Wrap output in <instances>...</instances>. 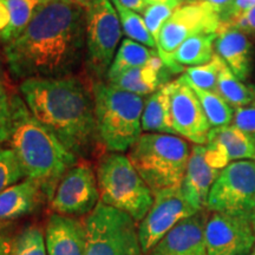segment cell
I'll return each mask as SVG.
<instances>
[{"instance_id": "obj_1", "label": "cell", "mask_w": 255, "mask_h": 255, "mask_svg": "<svg viewBox=\"0 0 255 255\" xmlns=\"http://www.w3.org/2000/svg\"><path fill=\"white\" fill-rule=\"evenodd\" d=\"M9 73L21 82L72 76L85 60V9L43 0L26 28L4 45Z\"/></svg>"}, {"instance_id": "obj_2", "label": "cell", "mask_w": 255, "mask_h": 255, "mask_svg": "<svg viewBox=\"0 0 255 255\" xmlns=\"http://www.w3.org/2000/svg\"><path fill=\"white\" fill-rule=\"evenodd\" d=\"M36 119L77 157L94 154L101 143L92 88L77 76L31 78L19 85Z\"/></svg>"}, {"instance_id": "obj_3", "label": "cell", "mask_w": 255, "mask_h": 255, "mask_svg": "<svg viewBox=\"0 0 255 255\" xmlns=\"http://www.w3.org/2000/svg\"><path fill=\"white\" fill-rule=\"evenodd\" d=\"M11 149L26 178L37 181L51 201L59 181L77 164V156L32 115L21 96L12 95Z\"/></svg>"}, {"instance_id": "obj_4", "label": "cell", "mask_w": 255, "mask_h": 255, "mask_svg": "<svg viewBox=\"0 0 255 255\" xmlns=\"http://www.w3.org/2000/svg\"><path fill=\"white\" fill-rule=\"evenodd\" d=\"M92 94L101 143L110 152L129 150L142 135L144 98L107 81H95Z\"/></svg>"}, {"instance_id": "obj_5", "label": "cell", "mask_w": 255, "mask_h": 255, "mask_svg": "<svg viewBox=\"0 0 255 255\" xmlns=\"http://www.w3.org/2000/svg\"><path fill=\"white\" fill-rule=\"evenodd\" d=\"M190 150L182 137L145 132L130 148L128 157L155 194L181 187Z\"/></svg>"}, {"instance_id": "obj_6", "label": "cell", "mask_w": 255, "mask_h": 255, "mask_svg": "<svg viewBox=\"0 0 255 255\" xmlns=\"http://www.w3.org/2000/svg\"><path fill=\"white\" fill-rule=\"evenodd\" d=\"M101 201L141 222L154 203V193L137 173L131 161L121 152L102 156L97 165Z\"/></svg>"}, {"instance_id": "obj_7", "label": "cell", "mask_w": 255, "mask_h": 255, "mask_svg": "<svg viewBox=\"0 0 255 255\" xmlns=\"http://www.w3.org/2000/svg\"><path fill=\"white\" fill-rule=\"evenodd\" d=\"M85 255H142L138 226L127 213L100 201L83 220Z\"/></svg>"}, {"instance_id": "obj_8", "label": "cell", "mask_w": 255, "mask_h": 255, "mask_svg": "<svg viewBox=\"0 0 255 255\" xmlns=\"http://www.w3.org/2000/svg\"><path fill=\"white\" fill-rule=\"evenodd\" d=\"M122 33L111 0H92L85 9V64L96 81L107 79Z\"/></svg>"}, {"instance_id": "obj_9", "label": "cell", "mask_w": 255, "mask_h": 255, "mask_svg": "<svg viewBox=\"0 0 255 255\" xmlns=\"http://www.w3.org/2000/svg\"><path fill=\"white\" fill-rule=\"evenodd\" d=\"M207 209L253 221L255 161H237L223 168L210 189Z\"/></svg>"}, {"instance_id": "obj_10", "label": "cell", "mask_w": 255, "mask_h": 255, "mask_svg": "<svg viewBox=\"0 0 255 255\" xmlns=\"http://www.w3.org/2000/svg\"><path fill=\"white\" fill-rule=\"evenodd\" d=\"M221 20L218 13L207 2L197 0L190 4L177 7L159 32L156 40V51L163 60L164 65L174 73H180L184 69L173 63V56L178 46L188 38L196 34L218 33Z\"/></svg>"}, {"instance_id": "obj_11", "label": "cell", "mask_w": 255, "mask_h": 255, "mask_svg": "<svg viewBox=\"0 0 255 255\" xmlns=\"http://www.w3.org/2000/svg\"><path fill=\"white\" fill-rule=\"evenodd\" d=\"M100 199L94 169L85 162H77L59 181L51 199V208L55 214L64 216L87 215L95 209Z\"/></svg>"}, {"instance_id": "obj_12", "label": "cell", "mask_w": 255, "mask_h": 255, "mask_svg": "<svg viewBox=\"0 0 255 255\" xmlns=\"http://www.w3.org/2000/svg\"><path fill=\"white\" fill-rule=\"evenodd\" d=\"M194 214L196 212L184 199L181 188L155 193L154 203L138 226L143 254H148L177 223Z\"/></svg>"}, {"instance_id": "obj_13", "label": "cell", "mask_w": 255, "mask_h": 255, "mask_svg": "<svg viewBox=\"0 0 255 255\" xmlns=\"http://www.w3.org/2000/svg\"><path fill=\"white\" fill-rule=\"evenodd\" d=\"M170 105L176 135L196 145L207 144L210 124L184 75L170 82Z\"/></svg>"}, {"instance_id": "obj_14", "label": "cell", "mask_w": 255, "mask_h": 255, "mask_svg": "<svg viewBox=\"0 0 255 255\" xmlns=\"http://www.w3.org/2000/svg\"><path fill=\"white\" fill-rule=\"evenodd\" d=\"M207 220L205 239L208 255H248L255 247V233L246 219L214 213Z\"/></svg>"}, {"instance_id": "obj_15", "label": "cell", "mask_w": 255, "mask_h": 255, "mask_svg": "<svg viewBox=\"0 0 255 255\" xmlns=\"http://www.w3.org/2000/svg\"><path fill=\"white\" fill-rule=\"evenodd\" d=\"M206 159L210 167L222 170L237 161H255L253 135L235 126L210 129L206 144Z\"/></svg>"}, {"instance_id": "obj_16", "label": "cell", "mask_w": 255, "mask_h": 255, "mask_svg": "<svg viewBox=\"0 0 255 255\" xmlns=\"http://www.w3.org/2000/svg\"><path fill=\"white\" fill-rule=\"evenodd\" d=\"M205 210L184 219L168 233L146 255H208Z\"/></svg>"}, {"instance_id": "obj_17", "label": "cell", "mask_w": 255, "mask_h": 255, "mask_svg": "<svg viewBox=\"0 0 255 255\" xmlns=\"http://www.w3.org/2000/svg\"><path fill=\"white\" fill-rule=\"evenodd\" d=\"M220 171L210 167L207 162L205 145L195 144L191 148L186 174L180 188L184 199L196 213L207 209L210 189Z\"/></svg>"}, {"instance_id": "obj_18", "label": "cell", "mask_w": 255, "mask_h": 255, "mask_svg": "<svg viewBox=\"0 0 255 255\" xmlns=\"http://www.w3.org/2000/svg\"><path fill=\"white\" fill-rule=\"evenodd\" d=\"M215 53L240 81H247L253 70V43L234 27H220L214 41Z\"/></svg>"}, {"instance_id": "obj_19", "label": "cell", "mask_w": 255, "mask_h": 255, "mask_svg": "<svg viewBox=\"0 0 255 255\" xmlns=\"http://www.w3.org/2000/svg\"><path fill=\"white\" fill-rule=\"evenodd\" d=\"M47 255H85L83 221L72 216L53 214L45 228Z\"/></svg>"}, {"instance_id": "obj_20", "label": "cell", "mask_w": 255, "mask_h": 255, "mask_svg": "<svg viewBox=\"0 0 255 255\" xmlns=\"http://www.w3.org/2000/svg\"><path fill=\"white\" fill-rule=\"evenodd\" d=\"M170 75L174 73L164 65L163 60L157 53L145 65L128 70L116 77L108 79L107 82L124 91L144 97L152 95L158 89L168 84L167 82Z\"/></svg>"}, {"instance_id": "obj_21", "label": "cell", "mask_w": 255, "mask_h": 255, "mask_svg": "<svg viewBox=\"0 0 255 255\" xmlns=\"http://www.w3.org/2000/svg\"><path fill=\"white\" fill-rule=\"evenodd\" d=\"M45 194L40 183L25 178L0 193V221L15 220L31 214L43 201Z\"/></svg>"}, {"instance_id": "obj_22", "label": "cell", "mask_w": 255, "mask_h": 255, "mask_svg": "<svg viewBox=\"0 0 255 255\" xmlns=\"http://www.w3.org/2000/svg\"><path fill=\"white\" fill-rule=\"evenodd\" d=\"M142 130L145 132L176 135L171 119L170 82L146 100L142 114Z\"/></svg>"}, {"instance_id": "obj_23", "label": "cell", "mask_w": 255, "mask_h": 255, "mask_svg": "<svg viewBox=\"0 0 255 255\" xmlns=\"http://www.w3.org/2000/svg\"><path fill=\"white\" fill-rule=\"evenodd\" d=\"M216 33L196 34L184 40L173 56V63L178 68L205 65L215 56L214 41ZM186 70V69H184Z\"/></svg>"}, {"instance_id": "obj_24", "label": "cell", "mask_w": 255, "mask_h": 255, "mask_svg": "<svg viewBox=\"0 0 255 255\" xmlns=\"http://www.w3.org/2000/svg\"><path fill=\"white\" fill-rule=\"evenodd\" d=\"M155 55H157L156 50L126 38L122 40L116 55H115L105 81L116 77L128 70L145 65Z\"/></svg>"}, {"instance_id": "obj_25", "label": "cell", "mask_w": 255, "mask_h": 255, "mask_svg": "<svg viewBox=\"0 0 255 255\" xmlns=\"http://www.w3.org/2000/svg\"><path fill=\"white\" fill-rule=\"evenodd\" d=\"M9 13L7 27L0 33L2 45L11 43L23 32L43 0H1Z\"/></svg>"}, {"instance_id": "obj_26", "label": "cell", "mask_w": 255, "mask_h": 255, "mask_svg": "<svg viewBox=\"0 0 255 255\" xmlns=\"http://www.w3.org/2000/svg\"><path fill=\"white\" fill-rule=\"evenodd\" d=\"M189 84L193 88V90L195 91L197 98H199L200 103L202 105V109L205 111L210 127L219 128L231 126L233 117H234V111H233L231 105L216 92L202 90V89L195 87L191 83H189Z\"/></svg>"}, {"instance_id": "obj_27", "label": "cell", "mask_w": 255, "mask_h": 255, "mask_svg": "<svg viewBox=\"0 0 255 255\" xmlns=\"http://www.w3.org/2000/svg\"><path fill=\"white\" fill-rule=\"evenodd\" d=\"M111 2L116 8L117 14L120 17L122 31L127 38L155 50L156 40L146 28L144 19H143L142 15H139V13L132 11V9L126 7V6L121 4L119 0H111Z\"/></svg>"}, {"instance_id": "obj_28", "label": "cell", "mask_w": 255, "mask_h": 255, "mask_svg": "<svg viewBox=\"0 0 255 255\" xmlns=\"http://www.w3.org/2000/svg\"><path fill=\"white\" fill-rule=\"evenodd\" d=\"M218 94L235 109L251 107V94L248 87L241 83L225 62L222 64L218 79Z\"/></svg>"}, {"instance_id": "obj_29", "label": "cell", "mask_w": 255, "mask_h": 255, "mask_svg": "<svg viewBox=\"0 0 255 255\" xmlns=\"http://www.w3.org/2000/svg\"><path fill=\"white\" fill-rule=\"evenodd\" d=\"M222 64L223 60L215 53L209 63L205 65L187 68L183 75L186 76L188 82L195 87L218 94V79Z\"/></svg>"}, {"instance_id": "obj_30", "label": "cell", "mask_w": 255, "mask_h": 255, "mask_svg": "<svg viewBox=\"0 0 255 255\" xmlns=\"http://www.w3.org/2000/svg\"><path fill=\"white\" fill-rule=\"evenodd\" d=\"M9 255H47L45 235L38 227H27L12 239Z\"/></svg>"}, {"instance_id": "obj_31", "label": "cell", "mask_w": 255, "mask_h": 255, "mask_svg": "<svg viewBox=\"0 0 255 255\" xmlns=\"http://www.w3.org/2000/svg\"><path fill=\"white\" fill-rule=\"evenodd\" d=\"M26 178L12 149H0V193Z\"/></svg>"}, {"instance_id": "obj_32", "label": "cell", "mask_w": 255, "mask_h": 255, "mask_svg": "<svg viewBox=\"0 0 255 255\" xmlns=\"http://www.w3.org/2000/svg\"><path fill=\"white\" fill-rule=\"evenodd\" d=\"M176 8L171 7L169 5L164 4H156V5H148L145 11L143 12L142 17L144 19L145 26L155 40H157L159 32L165 24V21L171 17L173 12Z\"/></svg>"}, {"instance_id": "obj_33", "label": "cell", "mask_w": 255, "mask_h": 255, "mask_svg": "<svg viewBox=\"0 0 255 255\" xmlns=\"http://www.w3.org/2000/svg\"><path fill=\"white\" fill-rule=\"evenodd\" d=\"M12 96L0 81V144L8 141L12 130Z\"/></svg>"}, {"instance_id": "obj_34", "label": "cell", "mask_w": 255, "mask_h": 255, "mask_svg": "<svg viewBox=\"0 0 255 255\" xmlns=\"http://www.w3.org/2000/svg\"><path fill=\"white\" fill-rule=\"evenodd\" d=\"M222 26L234 27L237 30L244 32L250 38L252 43L255 44V5L234 17L227 24H221Z\"/></svg>"}, {"instance_id": "obj_35", "label": "cell", "mask_w": 255, "mask_h": 255, "mask_svg": "<svg viewBox=\"0 0 255 255\" xmlns=\"http://www.w3.org/2000/svg\"><path fill=\"white\" fill-rule=\"evenodd\" d=\"M233 126L238 127L242 131L254 135L255 133V108L244 107L235 109L233 117Z\"/></svg>"}, {"instance_id": "obj_36", "label": "cell", "mask_w": 255, "mask_h": 255, "mask_svg": "<svg viewBox=\"0 0 255 255\" xmlns=\"http://www.w3.org/2000/svg\"><path fill=\"white\" fill-rule=\"evenodd\" d=\"M208 4L218 13L221 20V24L227 23L232 15L233 6L235 0H202Z\"/></svg>"}, {"instance_id": "obj_37", "label": "cell", "mask_w": 255, "mask_h": 255, "mask_svg": "<svg viewBox=\"0 0 255 255\" xmlns=\"http://www.w3.org/2000/svg\"><path fill=\"white\" fill-rule=\"evenodd\" d=\"M121 4L126 6V7L132 9V11L137 12V13H142L145 11L146 5L144 0H119Z\"/></svg>"}, {"instance_id": "obj_38", "label": "cell", "mask_w": 255, "mask_h": 255, "mask_svg": "<svg viewBox=\"0 0 255 255\" xmlns=\"http://www.w3.org/2000/svg\"><path fill=\"white\" fill-rule=\"evenodd\" d=\"M9 23V13L8 9L6 7L4 2L0 0V33L7 27V25Z\"/></svg>"}, {"instance_id": "obj_39", "label": "cell", "mask_w": 255, "mask_h": 255, "mask_svg": "<svg viewBox=\"0 0 255 255\" xmlns=\"http://www.w3.org/2000/svg\"><path fill=\"white\" fill-rule=\"evenodd\" d=\"M12 239L0 233V255H9Z\"/></svg>"}, {"instance_id": "obj_40", "label": "cell", "mask_w": 255, "mask_h": 255, "mask_svg": "<svg viewBox=\"0 0 255 255\" xmlns=\"http://www.w3.org/2000/svg\"><path fill=\"white\" fill-rule=\"evenodd\" d=\"M144 2L146 5H156V4H164V5H169L171 7L177 8L180 7L181 5H183L184 2L182 0H144Z\"/></svg>"}, {"instance_id": "obj_41", "label": "cell", "mask_w": 255, "mask_h": 255, "mask_svg": "<svg viewBox=\"0 0 255 255\" xmlns=\"http://www.w3.org/2000/svg\"><path fill=\"white\" fill-rule=\"evenodd\" d=\"M65 1L70 2V4H73L76 6H79V7L87 9L89 7V5L91 4L92 0H65Z\"/></svg>"}, {"instance_id": "obj_42", "label": "cell", "mask_w": 255, "mask_h": 255, "mask_svg": "<svg viewBox=\"0 0 255 255\" xmlns=\"http://www.w3.org/2000/svg\"><path fill=\"white\" fill-rule=\"evenodd\" d=\"M248 90H250L251 94V107L255 108V83H251V84L247 85Z\"/></svg>"}, {"instance_id": "obj_43", "label": "cell", "mask_w": 255, "mask_h": 255, "mask_svg": "<svg viewBox=\"0 0 255 255\" xmlns=\"http://www.w3.org/2000/svg\"><path fill=\"white\" fill-rule=\"evenodd\" d=\"M0 81H4V70H2L1 59H0Z\"/></svg>"}, {"instance_id": "obj_44", "label": "cell", "mask_w": 255, "mask_h": 255, "mask_svg": "<svg viewBox=\"0 0 255 255\" xmlns=\"http://www.w3.org/2000/svg\"><path fill=\"white\" fill-rule=\"evenodd\" d=\"M183 2H187V4H190V2H195L197 0H182Z\"/></svg>"}, {"instance_id": "obj_45", "label": "cell", "mask_w": 255, "mask_h": 255, "mask_svg": "<svg viewBox=\"0 0 255 255\" xmlns=\"http://www.w3.org/2000/svg\"><path fill=\"white\" fill-rule=\"evenodd\" d=\"M252 73H253V75H254V77H255V56H254V62H253V70H252Z\"/></svg>"}, {"instance_id": "obj_46", "label": "cell", "mask_w": 255, "mask_h": 255, "mask_svg": "<svg viewBox=\"0 0 255 255\" xmlns=\"http://www.w3.org/2000/svg\"><path fill=\"white\" fill-rule=\"evenodd\" d=\"M251 223H252V227H253V229H254V233H255V219H254L253 221H252Z\"/></svg>"}, {"instance_id": "obj_47", "label": "cell", "mask_w": 255, "mask_h": 255, "mask_svg": "<svg viewBox=\"0 0 255 255\" xmlns=\"http://www.w3.org/2000/svg\"><path fill=\"white\" fill-rule=\"evenodd\" d=\"M251 255H255V247L253 248V251H252V253H251Z\"/></svg>"}, {"instance_id": "obj_48", "label": "cell", "mask_w": 255, "mask_h": 255, "mask_svg": "<svg viewBox=\"0 0 255 255\" xmlns=\"http://www.w3.org/2000/svg\"><path fill=\"white\" fill-rule=\"evenodd\" d=\"M253 139H254V143H255V133L253 135Z\"/></svg>"}]
</instances>
